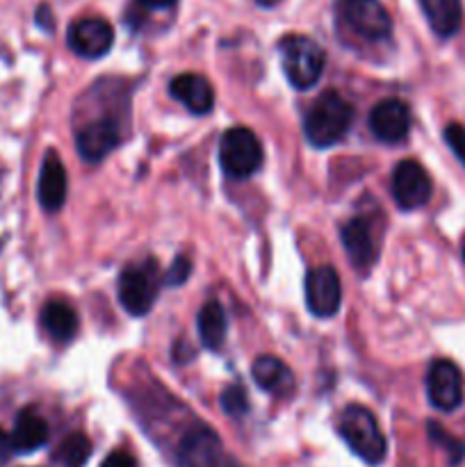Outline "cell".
Returning <instances> with one entry per match:
<instances>
[{
    "instance_id": "277c9868",
    "label": "cell",
    "mask_w": 465,
    "mask_h": 467,
    "mask_svg": "<svg viewBox=\"0 0 465 467\" xmlns=\"http://www.w3.org/2000/svg\"><path fill=\"white\" fill-rule=\"evenodd\" d=\"M219 164L232 181L251 178L263 167V144L249 128H231L219 144Z\"/></svg>"
},
{
    "instance_id": "ac0fdd59",
    "label": "cell",
    "mask_w": 465,
    "mask_h": 467,
    "mask_svg": "<svg viewBox=\"0 0 465 467\" xmlns=\"http://www.w3.org/2000/svg\"><path fill=\"white\" fill-rule=\"evenodd\" d=\"M251 374H253V381L258 383V388H263L264 392H272V395H287L294 388L292 369L276 356L255 358Z\"/></svg>"
},
{
    "instance_id": "e0dca14e",
    "label": "cell",
    "mask_w": 465,
    "mask_h": 467,
    "mask_svg": "<svg viewBox=\"0 0 465 467\" xmlns=\"http://www.w3.org/2000/svg\"><path fill=\"white\" fill-rule=\"evenodd\" d=\"M9 438H12V447L16 454H32L48 441V424L36 410L26 409L18 413Z\"/></svg>"
},
{
    "instance_id": "83f0119b",
    "label": "cell",
    "mask_w": 465,
    "mask_h": 467,
    "mask_svg": "<svg viewBox=\"0 0 465 467\" xmlns=\"http://www.w3.org/2000/svg\"><path fill=\"white\" fill-rule=\"evenodd\" d=\"M14 447H12V438L7 436V433L3 431V427H0V465H5L9 461V456H12Z\"/></svg>"
},
{
    "instance_id": "f1b7e54d",
    "label": "cell",
    "mask_w": 465,
    "mask_h": 467,
    "mask_svg": "<svg viewBox=\"0 0 465 467\" xmlns=\"http://www.w3.org/2000/svg\"><path fill=\"white\" fill-rule=\"evenodd\" d=\"M137 3L144 5V7H149V9H167V7H171L176 0H137Z\"/></svg>"
},
{
    "instance_id": "5b68a950",
    "label": "cell",
    "mask_w": 465,
    "mask_h": 467,
    "mask_svg": "<svg viewBox=\"0 0 465 467\" xmlns=\"http://www.w3.org/2000/svg\"><path fill=\"white\" fill-rule=\"evenodd\" d=\"M160 292V272L153 260L128 265L119 278V301L123 310L135 317L149 313L153 308Z\"/></svg>"
},
{
    "instance_id": "4316f807",
    "label": "cell",
    "mask_w": 465,
    "mask_h": 467,
    "mask_svg": "<svg viewBox=\"0 0 465 467\" xmlns=\"http://www.w3.org/2000/svg\"><path fill=\"white\" fill-rule=\"evenodd\" d=\"M100 467H137V461H135V456L128 454V451L114 450L112 454L103 461V465Z\"/></svg>"
},
{
    "instance_id": "3957f363",
    "label": "cell",
    "mask_w": 465,
    "mask_h": 467,
    "mask_svg": "<svg viewBox=\"0 0 465 467\" xmlns=\"http://www.w3.org/2000/svg\"><path fill=\"white\" fill-rule=\"evenodd\" d=\"M278 48H281L283 71L294 89L305 91L317 85L326 64V55L317 41L305 35H287Z\"/></svg>"
},
{
    "instance_id": "ba28073f",
    "label": "cell",
    "mask_w": 465,
    "mask_h": 467,
    "mask_svg": "<svg viewBox=\"0 0 465 467\" xmlns=\"http://www.w3.org/2000/svg\"><path fill=\"white\" fill-rule=\"evenodd\" d=\"M68 48L87 59H98L109 53L114 44V30L105 18L85 16L71 23L67 35Z\"/></svg>"
},
{
    "instance_id": "cb8c5ba5",
    "label": "cell",
    "mask_w": 465,
    "mask_h": 467,
    "mask_svg": "<svg viewBox=\"0 0 465 467\" xmlns=\"http://www.w3.org/2000/svg\"><path fill=\"white\" fill-rule=\"evenodd\" d=\"M222 409L226 410L232 418H242V415L249 410V400H246V392L242 386H231L223 390L222 395Z\"/></svg>"
},
{
    "instance_id": "8fae6325",
    "label": "cell",
    "mask_w": 465,
    "mask_h": 467,
    "mask_svg": "<svg viewBox=\"0 0 465 467\" xmlns=\"http://www.w3.org/2000/svg\"><path fill=\"white\" fill-rule=\"evenodd\" d=\"M178 465L181 467H223V447L212 429H190L178 445Z\"/></svg>"
},
{
    "instance_id": "ffe728a7",
    "label": "cell",
    "mask_w": 465,
    "mask_h": 467,
    "mask_svg": "<svg viewBox=\"0 0 465 467\" xmlns=\"http://www.w3.org/2000/svg\"><path fill=\"white\" fill-rule=\"evenodd\" d=\"M429 26L438 36H451L460 27L463 9L460 0H419Z\"/></svg>"
},
{
    "instance_id": "f546056e",
    "label": "cell",
    "mask_w": 465,
    "mask_h": 467,
    "mask_svg": "<svg viewBox=\"0 0 465 467\" xmlns=\"http://www.w3.org/2000/svg\"><path fill=\"white\" fill-rule=\"evenodd\" d=\"M255 3H258L260 7H274V5H278L281 0H255Z\"/></svg>"
},
{
    "instance_id": "8992f818",
    "label": "cell",
    "mask_w": 465,
    "mask_h": 467,
    "mask_svg": "<svg viewBox=\"0 0 465 467\" xmlns=\"http://www.w3.org/2000/svg\"><path fill=\"white\" fill-rule=\"evenodd\" d=\"M431 178L418 160H401L392 171V196L401 210H418L431 199Z\"/></svg>"
},
{
    "instance_id": "603a6c76",
    "label": "cell",
    "mask_w": 465,
    "mask_h": 467,
    "mask_svg": "<svg viewBox=\"0 0 465 467\" xmlns=\"http://www.w3.org/2000/svg\"><path fill=\"white\" fill-rule=\"evenodd\" d=\"M429 436H431V441L436 442V445H440L442 450L447 451L451 465H459L460 461L465 459V445H463V442L456 441V438H451L450 433H447L445 429L440 427V424L429 422Z\"/></svg>"
},
{
    "instance_id": "4dcf8cb0",
    "label": "cell",
    "mask_w": 465,
    "mask_h": 467,
    "mask_svg": "<svg viewBox=\"0 0 465 467\" xmlns=\"http://www.w3.org/2000/svg\"><path fill=\"white\" fill-rule=\"evenodd\" d=\"M463 258H465V244H463Z\"/></svg>"
},
{
    "instance_id": "7c38bea8",
    "label": "cell",
    "mask_w": 465,
    "mask_h": 467,
    "mask_svg": "<svg viewBox=\"0 0 465 467\" xmlns=\"http://www.w3.org/2000/svg\"><path fill=\"white\" fill-rule=\"evenodd\" d=\"M369 130L378 141L397 144L410 130V109L399 99H386L369 112Z\"/></svg>"
},
{
    "instance_id": "d4e9b609",
    "label": "cell",
    "mask_w": 465,
    "mask_h": 467,
    "mask_svg": "<svg viewBox=\"0 0 465 467\" xmlns=\"http://www.w3.org/2000/svg\"><path fill=\"white\" fill-rule=\"evenodd\" d=\"M190 274H191L190 258H185V255H178V258L173 260L171 267L167 269V274H164V283H167V285H173V287L182 285V283L190 278Z\"/></svg>"
},
{
    "instance_id": "7402d4cb",
    "label": "cell",
    "mask_w": 465,
    "mask_h": 467,
    "mask_svg": "<svg viewBox=\"0 0 465 467\" xmlns=\"http://www.w3.org/2000/svg\"><path fill=\"white\" fill-rule=\"evenodd\" d=\"M91 454V442L85 433H71L59 442L55 461L62 467H82Z\"/></svg>"
},
{
    "instance_id": "44dd1931",
    "label": "cell",
    "mask_w": 465,
    "mask_h": 467,
    "mask_svg": "<svg viewBox=\"0 0 465 467\" xmlns=\"http://www.w3.org/2000/svg\"><path fill=\"white\" fill-rule=\"evenodd\" d=\"M199 337L208 349H219L226 340L228 319L222 306L217 301H208L203 308L199 310Z\"/></svg>"
},
{
    "instance_id": "5bb4252c",
    "label": "cell",
    "mask_w": 465,
    "mask_h": 467,
    "mask_svg": "<svg viewBox=\"0 0 465 467\" xmlns=\"http://www.w3.org/2000/svg\"><path fill=\"white\" fill-rule=\"evenodd\" d=\"M340 240L345 244L351 265L358 272H367L377 263V244H374L372 228H369L367 219L354 217L351 222H346L342 226Z\"/></svg>"
},
{
    "instance_id": "7a4b0ae2",
    "label": "cell",
    "mask_w": 465,
    "mask_h": 467,
    "mask_svg": "<svg viewBox=\"0 0 465 467\" xmlns=\"http://www.w3.org/2000/svg\"><path fill=\"white\" fill-rule=\"evenodd\" d=\"M342 441L349 445L358 459H363L367 465H378L386 459V438H383L381 429H378L377 418L372 410L365 406L351 404L342 410L340 424H337Z\"/></svg>"
},
{
    "instance_id": "484cf974",
    "label": "cell",
    "mask_w": 465,
    "mask_h": 467,
    "mask_svg": "<svg viewBox=\"0 0 465 467\" xmlns=\"http://www.w3.org/2000/svg\"><path fill=\"white\" fill-rule=\"evenodd\" d=\"M445 141L450 144V149L454 150V155L465 167V128L460 126V123H450V126L445 128Z\"/></svg>"
},
{
    "instance_id": "6da1fadb",
    "label": "cell",
    "mask_w": 465,
    "mask_h": 467,
    "mask_svg": "<svg viewBox=\"0 0 465 467\" xmlns=\"http://www.w3.org/2000/svg\"><path fill=\"white\" fill-rule=\"evenodd\" d=\"M354 108L336 91H324L304 119L305 140L317 149L336 146L349 132Z\"/></svg>"
},
{
    "instance_id": "9a60e30c",
    "label": "cell",
    "mask_w": 465,
    "mask_h": 467,
    "mask_svg": "<svg viewBox=\"0 0 465 467\" xmlns=\"http://www.w3.org/2000/svg\"><path fill=\"white\" fill-rule=\"evenodd\" d=\"M169 91L176 100H181L190 112L208 114L214 108V89L199 73H181L173 78Z\"/></svg>"
},
{
    "instance_id": "52a82bcc",
    "label": "cell",
    "mask_w": 465,
    "mask_h": 467,
    "mask_svg": "<svg viewBox=\"0 0 465 467\" xmlns=\"http://www.w3.org/2000/svg\"><path fill=\"white\" fill-rule=\"evenodd\" d=\"M342 18L358 36L369 41L386 39L392 32V18L378 0H342Z\"/></svg>"
},
{
    "instance_id": "4fadbf2b",
    "label": "cell",
    "mask_w": 465,
    "mask_h": 467,
    "mask_svg": "<svg viewBox=\"0 0 465 467\" xmlns=\"http://www.w3.org/2000/svg\"><path fill=\"white\" fill-rule=\"evenodd\" d=\"M121 141V132H119L117 123L108 121V119H100V121H91L78 132L76 146L78 153L85 162H100V160L108 158L114 149Z\"/></svg>"
},
{
    "instance_id": "9c48e42d",
    "label": "cell",
    "mask_w": 465,
    "mask_h": 467,
    "mask_svg": "<svg viewBox=\"0 0 465 467\" xmlns=\"http://www.w3.org/2000/svg\"><path fill=\"white\" fill-rule=\"evenodd\" d=\"M427 395L438 410H456L463 404V374L451 360H436L427 374Z\"/></svg>"
},
{
    "instance_id": "30bf717a",
    "label": "cell",
    "mask_w": 465,
    "mask_h": 467,
    "mask_svg": "<svg viewBox=\"0 0 465 467\" xmlns=\"http://www.w3.org/2000/svg\"><path fill=\"white\" fill-rule=\"evenodd\" d=\"M305 304L317 317H333L342 304V283L333 267H315L305 276Z\"/></svg>"
},
{
    "instance_id": "2e32d148",
    "label": "cell",
    "mask_w": 465,
    "mask_h": 467,
    "mask_svg": "<svg viewBox=\"0 0 465 467\" xmlns=\"http://www.w3.org/2000/svg\"><path fill=\"white\" fill-rule=\"evenodd\" d=\"M68 192V178L67 169H64L62 160H59L57 153L50 150L46 155L44 164H41L39 173V203L44 205V210L48 213H55L64 205Z\"/></svg>"
},
{
    "instance_id": "d6986e66",
    "label": "cell",
    "mask_w": 465,
    "mask_h": 467,
    "mask_svg": "<svg viewBox=\"0 0 465 467\" xmlns=\"http://www.w3.org/2000/svg\"><path fill=\"white\" fill-rule=\"evenodd\" d=\"M78 324H80L78 322V313L67 301H48L41 310V327L57 342L73 340L78 333Z\"/></svg>"
}]
</instances>
